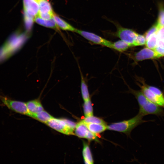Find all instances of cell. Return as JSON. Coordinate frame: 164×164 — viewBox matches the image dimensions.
Returning <instances> with one entry per match:
<instances>
[{"mask_svg":"<svg viewBox=\"0 0 164 164\" xmlns=\"http://www.w3.org/2000/svg\"><path fill=\"white\" fill-rule=\"evenodd\" d=\"M138 102L139 109L138 114L142 117L149 114L164 116L161 107L149 100L142 91L132 90Z\"/></svg>","mask_w":164,"mask_h":164,"instance_id":"cell-1","label":"cell"},{"mask_svg":"<svg viewBox=\"0 0 164 164\" xmlns=\"http://www.w3.org/2000/svg\"><path fill=\"white\" fill-rule=\"evenodd\" d=\"M143 117L138 114L129 120L110 124L107 126V129L129 134L131 131L137 126L147 121L142 119Z\"/></svg>","mask_w":164,"mask_h":164,"instance_id":"cell-2","label":"cell"},{"mask_svg":"<svg viewBox=\"0 0 164 164\" xmlns=\"http://www.w3.org/2000/svg\"><path fill=\"white\" fill-rule=\"evenodd\" d=\"M46 124L50 128L63 134L75 135L74 132L76 124L70 120L53 117Z\"/></svg>","mask_w":164,"mask_h":164,"instance_id":"cell-3","label":"cell"},{"mask_svg":"<svg viewBox=\"0 0 164 164\" xmlns=\"http://www.w3.org/2000/svg\"><path fill=\"white\" fill-rule=\"evenodd\" d=\"M0 99L9 109L16 113L30 116L26 103L12 100L0 94Z\"/></svg>","mask_w":164,"mask_h":164,"instance_id":"cell-4","label":"cell"},{"mask_svg":"<svg viewBox=\"0 0 164 164\" xmlns=\"http://www.w3.org/2000/svg\"><path fill=\"white\" fill-rule=\"evenodd\" d=\"M138 34L132 29L117 26V30L114 35L132 46H133Z\"/></svg>","mask_w":164,"mask_h":164,"instance_id":"cell-5","label":"cell"},{"mask_svg":"<svg viewBox=\"0 0 164 164\" xmlns=\"http://www.w3.org/2000/svg\"><path fill=\"white\" fill-rule=\"evenodd\" d=\"M75 32L84 38L96 44L100 45L111 48L112 42L93 33L76 29Z\"/></svg>","mask_w":164,"mask_h":164,"instance_id":"cell-6","label":"cell"},{"mask_svg":"<svg viewBox=\"0 0 164 164\" xmlns=\"http://www.w3.org/2000/svg\"><path fill=\"white\" fill-rule=\"evenodd\" d=\"M162 56L161 54L154 50L147 47L135 53L133 58L135 61L138 62L146 59L158 58Z\"/></svg>","mask_w":164,"mask_h":164,"instance_id":"cell-7","label":"cell"},{"mask_svg":"<svg viewBox=\"0 0 164 164\" xmlns=\"http://www.w3.org/2000/svg\"><path fill=\"white\" fill-rule=\"evenodd\" d=\"M140 85L141 91L150 101L161 107L164 108V99L162 98L151 91L144 83Z\"/></svg>","mask_w":164,"mask_h":164,"instance_id":"cell-8","label":"cell"},{"mask_svg":"<svg viewBox=\"0 0 164 164\" xmlns=\"http://www.w3.org/2000/svg\"><path fill=\"white\" fill-rule=\"evenodd\" d=\"M24 11L32 16L36 17L39 14V5L35 0H23Z\"/></svg>","mask_w":164,"mask_h":164,"instance_id":"cell-9","label":"cell"},{"mask_svg":"<svg viewBox=\"0 0 164 164\" xmlns=\"http://www.w3.org/2000/svg\"><path fill=\"white\" fill-rule=\"evenodd\" d=\"M74 133L77 137L87 139L91 132L89 130L86 124L81 120L76 124Z\"/></svg>","mask_w":164,"mask_h":164,"instance_id":"cell-10","label":"cell"},{"mask_svg":"<svg viewBox=\"0 0 164 164\" xmlns=\"http://www.w3.org/2000/svg\"><path fill=\"white\" fill-rule=\"evenodd\" d=\"M26 103L30 114V117L32 114H36L44 110L40 101L38 99L31 100Z\"/></svg>","mask_w":164,"mask_h":164,"instance_id":"cell-11","label":"cell"},{"mask_svg":"<svg viewBox=\"0 0 164 164\" xmlns=\"http://www.w3.org/2000/svg\"><path fill=\"white\" fill-rule=\"evenodd\" d=\"M83 143L82 155L84 161L86 164H93L94 161L89 144L85 142Z\"/></svg>","mask_w":164,"mask_h":164,"instance_id":"cell-12","label":"cell"},{"mask_svg":"<svg viewBox=\"0 0 164 164\" xmlns=\"http://www.w3.org/2000/svg\"><path fill=\"white\" fill-rule=\"evenodd\" d=\"M53 18L57 26L60 29L63 30L75 32L77 29L61 19L54 13L53 15Z\"/></svg>","mask_w":164,"mask_h":164,"instance_id":"cell-13","label":"cell"},{"mask_svg":"<svg viewBox=\"0 0 164 164\" xmlns=\"http://www.w3.org/2000/svg\"><path fill=\"white\" fill-rule=\"evenodd\" d=\"M34 21L37 23L42 26L54 29H59V27L53 18L49 20H45L42 19L37 15L34 18Z\"/></svg>","mask_w":164,"mask_h":164,"instance_id":"cell-14","label":"cell"},{"mask_svg":"<svg viewBox=\"0 0 164 164\" xmlns=\"http://www.w3.org/2000/svg\"><path fill=\"white\" fill-rule=\"evenodd\" d=\"M89 130L92 133L97 135L107 129L106 124L98 123L86 124Z\"/></svg>","mask_w":164,"mask_h":164,"instance_id":"cell-15","label":"cell"},{"mask_svg":"<svg viewBox=\"0 0 164 164\" xmlns=\"http://www.w3.org/2000/svg\"><path fill=\"white\" fill-rule=\"evenodd\" d=\"M31 117L45 123H46L53 118L49 113L44 110L36 114H32Z\"/></svg>","mask_w":164,"mask_h":164,"instance_id":"cell-16","label":"cell"},{"mask_svg":"<svg viewBox=\"0 0 164 164\" xmlns=\"http://www.w3.org/2000/svg\"><path fill=\"white\" fill-rule=\"evenodd\" d=\"M80 68L81 76L80 89L82 98L84 101L90 98L88 86L83 77V74Z\"/></svg>","mask_w":164,"mask_h":164,"instance_id":"cell-17","label":"cell"},{"mask_svg":"<svg viewBox=\"0 0 164 164\" xmlns=\"http://www.w3.org/2000/svg\"><path fill=\"white\" fill-rule=\"evenodd\" d=\"M130 47L131 46L129 44L121 39L112 42L111 48L119 52H123L126 50Z\"/></svg>","mask_w":164,"mask_h":164,"instance_id":"cell-18","label":"cell"},{"mask_svg":"<svg viewBox=\"0 0 164 164\" xmlns=\"http://www.w3.org/2000/svg\"><path fill=\"white\" fill-rule=\"evenodd\" d=\"M39 5V12L53 13L51 6L47 0H38Z\"/></svg>","mask_w":164,"mask_h":164,"instance_id":"cell-19","label":"cell"},{"mask_svg":"<svg viewBox=\"0 0 164 164\" xmlns=\"http://www.w3.org/2000/svg\"><path fill=\"white\" fill-rule=\"evenodd\" d=\"M83 108L85 117L93 115V107L91 98L84 101Z\"/></svg>","mask_w":164,"mask_h":164,"instance_id":"cell-20","label":"cell"},{"mask_svg":"<svg viewBox=\"0 0 164 164\" xmlns=\"http://www.w3.org/2000/svg\"><path fill=\"white\" fill-rule=\"evenodd\" d=\"M158 39L156 33L151 35L146 40V47L152 49H154L157 46Z\"/></svg>","mask_w":164,"mask_h":164,"instance_id":"cell-21","label":"cell"},{"mask_svg":"<svg viewBox=\"0 0 164 164\" xmlns=\"http://www.w3.org/2000/svg\"><path fill=\"white\" fill-rule=\"evenodd\" d=\"M82 120L86 124L98 123L106 124L105 122L102 119L94 116L93 115L86 117Z\"/></svg>","mask_w":164,"mask_h":164,"instance_id":"cell-22","label":"cell"},{"mask_svg":"<svg viewBox=\"0 0 164 164\" xmlns=\"http://www.w3.org/2000/svg\"><path fill=\"white\" fill-rule=\"evenodd\" d=\"M24 17L26 28L28 32L30 31L32 26L34 20L33 17L25 11Z\"/></svg>","mask_w":164,"mask_h":164,"instance_id":"cell-23","label":"cell"},{"mask_svg":"<svg viewBox=\"0 0 164 164\" xmlns=\"http://www.w3.org/2000/svg\"><path fill=\"white\" fill-rule=\"evenodd\" d=\"M160 28L157 23L151 27L144 34V36L146 40L151 35L157 33Z\"/></svg>","mask_w":164,"mask_h":164,"instance_id":"cell-24","label":"cell"},{"mask_svg":"<svg viewBox=\"0 0 164 164\" xmlns=\"http://www.w3.org/2000/svg\"><path fill=\"white\" fill-rule=\"evenodd\" d=\"M146 41L144 36L138 34L134 43L133 46L143 45L145 44Z\"/></svg>","mask_w":164,"mask_h":164,"instance_id":"cell-25","label":"cell"},{"mask_svg":"<svg viewBox=\"0 0 164 164\" xmlns=\"http://www.w3.org/2000/svg\"><path fill=\"white\" fill-rule=\"evenodd\" d=\"M157 23L160 28L164 26V9L163 8L160 9Z\"/></svg>","mask_w":164,"mask_h":164,"instance_id":"cell-26","label":"cell"},{"mask_svg":"<svg viewBox=\"0 0 164 164\" xmlns=\"http://www.w3.org/2000/svg\"><path fill=\"white\" fill-rule=\"evenodd\" d=\"M147 87L152 92L162 99H164V95L161 91L159 89L153 86H147Z\"/></svg>","mask_w":164,"mask_h":164,"instance_id":"cell-27","label":"cell"},{"mask_svg":"<svg viewBox=\"0 0 164 164\" xmlns=\"http://www.w3.org/2000/svg\"><path fill=\"white\" fill-rule=\"evenodd\" d=\"M53 13H39L38 16L42 19L45 20H49L53 18Z\"/></svg>","mask_w":164,"mask_h":164,"instance_id":"cell-28","label":"cell"},{"mask_svg":"<svg viewBox=\"0 0 164 164\" xmlns=\"http://www.w3.org/2000/svg\"><path fill=\"white\" fill-rule=\"evenodd\" d=\"M158 40L164 41V26L161 27L156 33Z\"/></svg>","mask_w":164,"mask_h":164,"instance_id":"cell-29","label":"cell"},{"mask_svg":"<svg viewBox=\"0 0 164 164\" xmlns=\"http://www.w3.org/2000/svg\"><path fill=\"white\" fill-rule=\"evenodd\" d=\"M154 50L161 54L163 56H164V48L156 46Z\"/></svg>","mask_w":164,"mask_h":164,"instance_id":"cell-30","label":"cell"},{"mask_svg":"<svg viewBox=\"0 0 164 164\" xmlns=\"http://www.w3.org/2000/svg\"><path fill=\"white\" fill-rule=\"evenodd\" d=\"M157 46L164 48V41L158 40Z\"/></svg>","mask_w":164,"mask_h":164,"instance_id":"cell-31","label":"cell"},{"mask_svg":"<svg viewBox=\"0 0 164 164\" xmlns=\"http://www.w3.org/2000/svg\"><path fill=\"white\" fill-rule=\"evenodd\" d=\"M36 0V1H37L38 0Z\"/></svg>","mask_w":164,"mask_h":164,"instance_id":"cell-32","label":"cell"}]
</instances>
